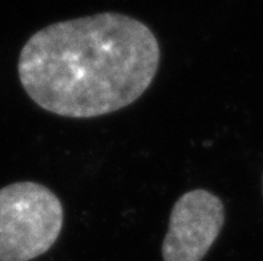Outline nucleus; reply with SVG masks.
Masks as SVG:
<instances>
[{"instance_id": "obj_1", "label": "nucleus", "mask_w": 263, "mask_h": 261, "mask_svg": "<svg viewBox=\"0 0 263 261\" xmlns=\"http://www.w3.org/2000/svg\"><path fill=\"white\" fill-rule=\"evenodd\" d=\"M160 47L148 26L118 12L50 24L20 51L30 99L53 115L91 119L131 106L150 88Z\"/></svg>"}, {"instance_id": "obj_2", "label": "nucleus", "mask_w": 263, "mask_h": 261, "mask_svg": "<svg viewBox=\"0 0 263 261\" xmlns=\"http://www.w3.org/2000/svg\"><path fill=\"white\" fill-rule=\"evenodd\" d=\"M63 204L50 188L17 182L0 189V261H31L52 248L63 229Z\"/></svg>"}, {"instance_id": "obj_3", "label": "nucleus", "mask_w": 263, "mask_h": 261, "mask_svg": "<svg viewBox=\"0 0 263 261\" xmlns=\"http://www.w3.org/2000/svg\"><path fill=\"white\" fill-rule=\"evenodd\" d=\"M224 224V205L206 189H193L174 204L162 244L164 261H202Z\"/></svg>"}]
</instances>
